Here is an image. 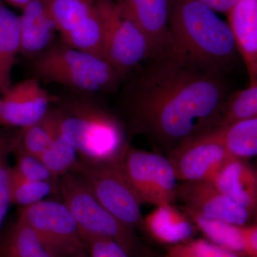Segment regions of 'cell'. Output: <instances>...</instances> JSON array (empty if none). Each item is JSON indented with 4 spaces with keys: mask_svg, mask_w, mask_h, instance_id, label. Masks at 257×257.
<instances>
[{
    "mask_svg": "<svg viewBox=\"0 0 257 257\" xmlns=\"http://www.w3.org/2000/svg\"><path fill=\"white\" fill-rule=\"evenodd\" d=\"M147 62L126 77L123 103L132 133L169 155L215 128L230 95L224 73L174 51Z\"/></svg>",
    "mask_w": 257,
    "mask_h": 257,
    "instance_id": "cell-1",
    "label": "cell"
},
{
    "mask_svg": "<svg viewBox=\"0 0 257 257\" xmlns=\"http://www.w3.org/2000/svg\"><path fill=\"white\" fill-rule=\"evenodd\" d=\"M168 26L176 53L224 74L236 63L229 25L199 0H170Z\"/></svg>",
    "mask_w": 257,
    "mask_h": 257,
    "instance_id": "cell-2",
    "label": "cell"
},
{
    "mask_svg": "<svg viewBox=\"0 0 257 257\" xmlns=\"http://www.w3.org/2000/svg\"><path fill=\"white\" fill-rule=\"evenodd\" d=\"M61 135L79 160L103 163L119 160L128 147L124 126L114 114L87 98H70L56 108Z\"/></svg>",
    "mask_w": 257,
    "mask_h": 257,
    "instance_id": "cell-3",
    "label": "cell"
},
{
    "mask_svg": "<svg viewBox=\"0 0 257 257\" xmlns=\"http://www.w3.org/2000/svg\"><path fill=\"white\" fill-rule=\"evenodd\" d=\"M33 69L39 78L87 92H111L123 78L99 56L55 45L39 55Z\"/></svg>",
    "mask_w": 257,
    "mask_h": 257,
    "instance_id": "cell-4",
    "label": "cell"
},
{
    "mask_svg": "<svg viewBox=\"0 0 257 257\" xmlns=\"http://www.w3.org/2000/svg\"><path fill=\"white\" fill-rule=\"evenodd\" d=\"M57 190L85 243L93 238H108L119 243L128 256L138 252L140 244L135 229L106 210L79 177L71 172L62 175Z\"/></svg>",
    "mask_w": 257,
    "mask_h": 257,
    "instance_id": "cell-5",
    "label": "cell"
},
{
    "mask_svg": "<svg viewBox=\"0 0 257 257\" xmlns=\"http://www.w3.org/2000/svg\"><path fill=\"white\" fill-rule=\"evenodd\" d=\"M102 30L103 57L123 79L152 58L150 42L112 0H95Z\"/></svg>",
    "mask_w": 257,
    "mask_h": 257,
    "instance_id": "cell-6",
    "label": "cell"
},
{
    "mask_svg": "<svg viewBox=\"0 0 257 257\" xmlns=\"http://www.w3.org/2000/svg\"><path fill=\"white\" fill-rule=\"evenodd\" d=\"M84 182L106 210L123 224L143 228L141 202L125 178L118 161L89 163L79 160L72 171Z\"/></svg>",
    "mask_w": 257,
    "mask_h": 257,
    "instance_id": "cell-7",
    "label": "cell"
},
{
    "mask_svg": "<svg viewBox=\"0 0 257 257\" xmlns=\"http://www.w3.org/2000/svg\"><path fill=\"white\" fill-rule=\"evenodd\" d=\"M117 161L141 203L160 206L177 200L178 180L168 157L128 145Z\"/></svg>",
    "mask_w": 257,
    "mask_h": 257,
    "instance_id": "cell-8",
    "label": "cell"
},
{
    "mask_svg": "<svg viewBox=\"0 0 257 257\" xmlns=\"http://www.w3.org/2000/svg\"><path fill=\"white\" fill-rule=\"evenodd\" d=\"M19 217L55 257H69L87 249L78 226L63 202L43 199L23 207Z\"/></svg>",
    "mask_w": 257,
    "mask_h": 257,
    "instance_id": "cell-9",
    "label": "cell"
},
{
    "mask_svg": "<svg viewBox=\"0 0 257 257\" xmlns=\"http://www.w3.org/2000/svg\"><path fill=\"white\" fill-rule=\"evenodd\" d=\"M230 157L216 128L184 142L168 155L182 182L209 180Z\"/></svg>",
    "mask_w": 257,
    "mask_h": 257,
    "instance_id": "cell-10",
    "label": "cell"
},
{
    "mask_svg": "<svg viewBox=\"0 0 257 257\" xmlns=\"http://www.w3.org/2000/svg\"><path fill=\"white\" fill-rule=\"evenodd\" d=\"M2 96L0 125L22 130L43 119L52 101V96L36 78L10 86Z\"/></svg>",
    "mask_w": 257,
    "mask_h": 257,
    "instance_id": "cell-11",
    "label": "cell"
},
{
    "mask_svg": "<svg viewBox=\"0 0 257 257\" xmlns=\"http://www.w3.org/2000/svg\"><path fill=\"white\" fill-rule=\"evenodd\" d=\"M177 199L202 215L230 224L245 226L253 214L216 188L210 181L183 182L177 187Z\"/></svg>",
    "mask_w": 257,
    "mask_h": 257,
    "instance_id": "cell-12",
    "label": "cell"
},
{
    "mask_svg": "<svg viewBox=\"0 0 257 257\" xmlns=\"http://www.w3.org/2000/svg\"><path fill=\"white\" fill-rule=\"evenodd\" d=\"M112 1L144 32L151 47L152 58L173 50L168 26L170 0Z\"/></svg>",
    "mask_w": 257,
    "mask_h": 257,
    "instance_id": "cell-13",
    "label": "cell"
},
{
    "mask_svg": "<svg viewBox=\"0 0 257 257\" xmlns=\"http://www.w3.org/2000/svg\"><path fill=\"white\" fill-rule=\"evenodd\" d=\"M218 190L254 216L257 173L246 160L230 157L209 179Z\"/></svg>",
    "mask_w": 257,
    "mask_h": 257,
    "instance_id": "cell-14",
    "label": "cell"
},
{
    "mask_svg": "<svg viewBox=\"0 0 257 257\" xmlns=\"http://www.w3.org/2000/svg\"><path fill=\"white\" fill-rule=\"evenodd\" d=\"M227 16L236 50L247 69L249 84L257 83V0H238Z\"/></svg>",
    "mask_w": 257,
    "mask_h": 257,
    "instance_id": "cell-15",
    "label": "cell"
},
{
    "mask_svg": "<svg viewBox=\"0 0 257 257\" xmlns=\"http://www.w3.org/2000/svg\"><path fill=\"white\" fill-rule=\"evenodd\" d=\"M19 24L20 52L24 55H40L49 48L57 32L43 0H34L24 7Z\"/></svg>",
    "mask_w": 257,
    "mask_h": 257,
    "instance_id": "cell-16",
    "label": "cell"
},
{
    "mask_svg": "<svg viewBox=\"0 0 257 257\" xmlns=\"http://www.w3.org/2000/svg\"><path fill=\"white\" fill-rule=\"evenodd\" d=\"M143 228L159 242L172 245L189 241L197 229L189 216L172 204L157 206L144 217Z\"/></svg>",
    "mask_w": 257,
    "mask_h": 257,
    "instance_id": "cell-17",
    "label": "cell"
},
{
    "mask_svg": "<svg viewBox=\"0 0 257 257\" xmlns=\"http://www.w3.org/2000/svg\"><path fill=\"white\" fill-rule=\"evenodd\" d=\"M20 52L19 16L0 3V96L11 86V74Z\"/></svg>",
    "mask_w": 257,
    "mask_h": 257,
    "instance_id": "cell-18",
    "label": "cell"
},
{
    "mask_svg": "<svg viewBox=\"0 0 257 257\" xmlns=\"http://www.w3.org/2000/svg\"><path fill=\"white\" fill-rule=\"evenodd\" d=\"M0 257H55L35 231L19 217L0 242Z\"/></svg>",
    "mask_w": 257,
    "mask_h": 257,
    "instance_id": "cell-19",
    "label": "cell"
},
{
    "mask_svg": "<svg viewBox=\"0 0 257 257\" xmlns=\"http://www.w3.org/2000/svg\"><path fill=\"white\" fill-rule=\"evenodd\" d=\"M182 209L209 241L229 251L243 254L242 226L206 217L189 207H184Z\"/></svg>",
    "mask_w": 257,
    "mask_h": 257,
    "instance_id": "cell-20",
    "label": "cell"
},
{
    "mask_svg": "<svg viewBox=\"0 0 257 257\" xmlns=\"http://www.w3.org/2000/svg\"><path fill=\"white\" fill-rule=\"evenodd\" d=\"M230 156L248 160L257 154V117L215 128Z\"/></svg>",
    "mask_w": 257,
    "mask_h": 257,
    "instance_id": "cell-21",
    "label": "cell"
},
{
    "mask_svg": "<svg viewBox=\"0 0 257 257\" xmlns=\"http://www.w3.org/2000/svg\"><path fill=\"white\" fill-rule=\"evenodd\" d=\"M61 37L64 45L104 58L102 30L96 6L87 18Z\"/></svg>",
    "mask_w": 257,
    "mask_h": 257,
    "instance_id": "cell-22",
    "label": "cell"
},
{
    "mask_svg": "<svg viewBox=\"0 0 257 257\" xmlns=\"http://www.w3.org/2000/svg\"><path fill=\"white\" fill-rule=\"evenodd\" d=\"M57 32L72 30L95 9V0H43Z\"/></svg>",
    "mask_w": 257,
    "mask_h": 257,
    "instance_id": "cell-23",
    "label": "cell"
},
{
    "mask_svg": "<svg viewBox=\"0 0 257 257\" xmlns=\"http://www.w3.org/2000/svg\"><path fill=\"white\" fill-rule=\"evenodd\" d=\"M59 132V116L57 109H50L43 119L20 133L19 145L28 154L39 157L45 152Z\"/></svg>",
    "mask_w": 257,
    "mask_h": 257,
    "instance_id": "cell-24",
    "label": "cell"
},
{
    "mask_svg": "<svg viewBox=\"0 0 257 257\" xmlns=\"http://www.w3.org/2000/svg\"><path fill=\"white\" fill-rule=\"evenodd\" d=\"M57 190V182L30 180L19 175L10 167L9 199L10 204L28 207L43 200L51 193Z\"/></svg>",
    "mask_w": 257,
    "mask_h": 257,
    "instance_id": "cell-25",
    "label": "cell"
},
{
    "mask_svg": "<svg viewBox=\"0 0 257 257\" xmlns=\"http://www.w3.org/2000/svg\"><path fill=\"white\" fill-rule=\"evenodd\" d=\"M253 117H257V83L230 94L223 106L215 128L224 127L236 121Z\"/></svg>",
    "mask_w": 257,
    "mask_h": 257,
    "instance_id": "cell-26",
    "label": "cell"
},
{
    "mask_svg": "<svg viewBox=\"0 0 257 257\" xmlns=\"http://www.w3.org/2000/svg\"><path fill=\"white\" fill-rule=\"evenodd\" d=\"M38 158L57 180L72 172L79 160L77 152L61 135L60 130Z\"/></svg>",
    "mask_w": 257,
    "mask_h": 257,
    "instance_id": "cell-27",
    "label": "cell"
},
{
    "mask_svg": "<svg viewBox=\"0 0 257 257\" xmlns=\"http://www.w3.org/2000/svg\"><path fill=\"white\" fill-rule=\"evenodd\" d=\"M20 139V134L15 135L6 130H0V242L2 229L10 204L9 199V174L8 160L14 152Z\"/></svg>",
    "mask_w": 257,
    "mask_h": 257,
    "instance_id": "cell-28",
    "label": "cell"
},
{
    "mask_svg": "<svg viewBox=\"0 0 257 257\" xmlns=\"http://www.w3.org/2000/svg\"><path fill=\"white\" fill-rule=\"evenodd\" d=\"M166 257H246L203 239L189 240L172 245Z\"/></svg>",
    "mask_w": 257,
    "mask_h": 257,
    "instance_id": "cell-29",
    "label": "cell"
},
{
    "mask_svg": "<svg viewBox=\"0 0 257 257\" xmlns=\"http://www.w3.org/2000/svg\"><path fill=\"white\" fill-rule=\"evenodd\" d=\"M14 152L16 155V164L15 167H13V169L24 178L30 180L57 182V179L52 177L42 161L38 157L24 151L19 145V142Z\"/></svg>",
    "mask_w": 257,
    "mask_h": 257,
    "instance_id": "cell-30",
    "label": "cell"
},
{
    "mask_svg": "<svg viewBox=\"0 0 257 257\" xmlns=\"http://www.w3.org/2000/svg\"><path fill=\"white\" fill-rule=\"evenodd\" d=\"M86 245L89 257H130L119 243L108 238H93Z\"/></svg>",
    "mask_w": 257,
    "mask_h": 257,
    "instance_id": "cell-31",
    "label": "cell"
},
{
    "mask_svg": "<svg viewBox=\"0 0 257 257\" xmlns=\"http://www.w3.org/2000/svg\"><path fill=\"white\" fill-rule=\"evenodd\" d=\"M243 254L246 257H257V224L242 226Z\"/></svg>",
    "mask_w": 257,
    "mask_h": 257,
    "instance_id": "cell-32",
    "label": "cell"
},
{
    "mask_svg": "<svg viewBox=\"0 0 257 257\" xmlns=\"http://www.w3.org/2000/svg\"><path fill=\"white\" fill-rule=\"evenodd\" d=\"M208 8L218 13L227 15L238 0H199Z\"/></svg>",
    "mask_w": 257,
    "mask_h": 257,
    "instance_id": "cell-33",
    "label": "cell"
},
{
    "mask_svg": "<svg viewBox=\"0 0 257 257\" xmlns=\"http://www.w3.org/2000/svg\"><path fill=\"white\" fill-rule=\"evenodd\" d=\"M7 3L16 8H21L23 9L24 7L26 6L29 3L34 1V0H5Z\"/></svg>",
    "mask_w": 257,
    "mask_h": 257,
    "instance_id": "cell-34",
    "label": "cell"
},
{
    "mask_svg": "<svg viewBox=\"0 0 257 257\" xmlns=\"http://www.w3.org/2000/svg\"><path fill=\"white\" fill-rule=\"evenodd\" d=\"M69 257H89V256H88L87 250L84 249L79 251V252L74 253L72 256Z\"/></svg>",
    "mask_w": 257,
    "mask_h": 257,
    "instance_id": "cell-35",
    "label": "cell"
},
{
    "mask_svg": "<svg viewBox=\"0 0 257 257\" xmlns=\"http://www.w3.org/2000/svg\"><path fill=\"white\" fill-rule=\"evenodd\" d=\"M1 109H2V100H1V96H0V113H1Z\"/></svg>",
    "mask_w": 257,
    "mask_h": 257,
    "instance_id": "cell-36",
    "label": "cell"
}]
</instances>
